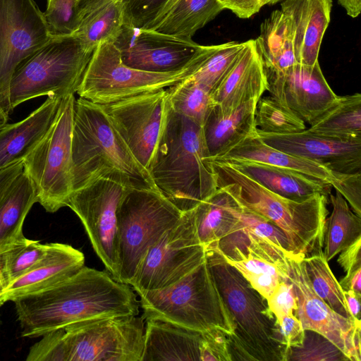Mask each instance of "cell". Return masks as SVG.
<instances>
[{
  "label": "cell",
  "mask_w": 361,
  "mask_h": 361,
  "mask_svg": "<svg viewBox=\"0 0 361 361\" xmlns=\"http://www.w3.org/2000/svg\"><path fill=\"white\" fill-rule=\"evenodd\" d=\"M24 337L37 338L96 318L137 315L130 286L109 272L83 266L66 279L13 301Z\"/></svg>",
  "instance_id": "obj_1"
},
{
  "label": "cell",
  "mask_w": 361,
  "mask_h": 361,
  "mask_svg": "<svg viewBox=\"0 0 361 361\" xmlns=\"http://www.w3.org/2000/svg\"><path fill=\"white\" fill-rule=\"evenodd\" d=\"M209 157L202 128L169 105L149 173L154 186L183 213L217 190Z\"/></svg>",
  "instance_id": "obj_2"
},
{
  "label": "cell",
  "mask_w": 361,
  "mask_h": 361,
  "mask_svg": "<svg viewBox=\"0 0 361 361\" xmlns=\"http://www.w3.org/2000/svg\"><path fill=\"white\" fill-rule=\"evenodd\" d=\"M217 188L226 192L241 207L279 228L288 240L292 255L304 258L322 251L327 195L317 193L296 201L277 195L229 164L209 159Z\"/></svg>",
  "instance_id": "obj_3"
},
{
  "label": "cell",
  "mask_w": 361,
  "mask_h": 361,
  "mask_svg": "<svg viewBox=\"0 0 361 361\" xmlns=\"http://www.w3.org/2000/svg\"><path fill=\"white\" fill-rule=\"evenodd\" d=\"M206 260L233 324L232 361H285L286 347L267 300L214 247L206 248Z\"/></svg>",
  "instance_id": "obj_4"
},
{
  "label": "cell",
  "mask_w": 361,
  "mask_h": 361,
  "mask_svg": "<svg viewBox=\"0 0 361 361\" xmlns=\"http://www.w3.org/2000/svg\"><path fill=\"white\" fill-rule=\"evenodd\" d=\"M114 172L154 186L149 173L135 158L103 106L79 97L74 103L72 131L73 190Z\"/></svg>",
  "instance_id": "obj_5"
},
{
  "label": "cell",
  "mask_w": 361,
  "mask_h": 361,
  "mask_svg": "<svg viewBox=\"0 0 361 361\" xmlns=\"http://www.w3.org/2000/svg\"><path fill=\"white\" fill-rule=\"evenodd\" d=\"M145 320L169 322L191 329H219L233 334L231 314L205 260L180 280L166 288L138 294Z\"/></svg>",
  "instance_id": "obj_6"
},
{
  "label": "cell",
  "mask_w": 361,
  "mask_h": 361,
  "mask_svg": "<svg viewBox=\"0 0 361 361\" xmlns=\"http://www.w3.org/2000/svg\"><path fill=\"white\" fill-rule=\"evenodd\" d=\"M92 53L74 35L51 37L15 71L9 86L11 110L38 97L76 93Z\"/></svg>",
  "instance_id": "obj_7"
},
{
  "label": "cell",
  "mask_w": 361,
  "mask_h": 361,
  "mask_svg": "<svg viewBox=\"0 0 361 361\" xmlns=\"http://www.w3.org/2000/svg\"><path fill=\"white\" fill-rule=\"evenodd\" d=\"M182 214L155 186L128 190L118 210L119 282L130 285L149 248Z\"/></svg>",
  "instance_id": "obj_8"
},
{
  "label": "cell",
  "mask_w": 361,
  "mask_h": 361,
  "mask_svg": "<svg viewBox=\"0 0 361 361\" xmlns=\"http://www.w3.org/2000/svg\"><path fill=\"white\" fill-rule=\"evenodd\" d=\"M202 47L184 68L167 73L142 71L126 65L114 43L98 46L93 51L77 91L79 97L105 105L140 94L168 88L184 80L198 68L204 54Z\"/></svg>",
  "instance_id": "obj_9"
},
{
  "label": "cell",
  "mask_w": 361,
  "mask_h": 361,
  "mask_svg": "<svg viewBox=\"0 0 361 361\" xmlns=\"http://www.w3.org/2000/svg\"><path fill=\"white\" fill-rule=\"evenodd\" d=\"M74 94L62 99L48 131L23 158V171L35 189L37 202L48 212L66 207L73 191L72 131Z\"/></svg>",
  "instance_id": "obj_10"
},
{
  "label": "cell",
  "mask_w": 361,
  "mask_h": 361,
  "mask_svg": "<svg viewBox=\"0 0 361 361\" xmlns=\"http://www.w3.org/2000/svg\"><path fill=\"white\" fill-rule=\"evenodd\" d=\"M135 185H149L119 172L111 173L73 190L66 205L79 217L95 253L118 281V210L125 194Z\"/></svg>",
  "instance_id": "obj_11"
},
{
  "label": "cell",
  "mask_w": 361,
  "mask_h": 361,
  "mask_svg": "<svg viewBox=\"0 0 361 361\" xmlns=\"http://www.w3.org/2000/svg\"><path fill=\"white\" fill-rule=\"evenodd\" d=\"M144 319L120 315L92 319L64 329L65 361H141Z\"/></svg>",
  "instance_id": "obj_12"
},
{
  "label": "cell",
  "mask_w": 361,
  "mask_h": 361,
  "mask_svg": "<svg viewBox=\"0 0 361 361\" xmlns=\"http://www.w3.org/2000/svg\"><path fill=\"white\" fill-rule=\"evenodd\" d=\"M206 247L200 241L192 209L183 212L146 252L130 286L137 294L169 286L201 264Z\"/></svg>",
  "instance_id": "obj_13"
},
{
  "label": "cell",
  "mask_w": 361,
  "mask_h": 361,
  "mask_svg": "<svg viewBox=\"0 0 361 361\" xmlns=\"http://www.w3.org/2000/svg\"><path fill=\"white\" fill-rule=\"evenodd\" d=\"M51 38L44 14L34 0H0V105L8 116L15 71Z\"/></svg>",
  "instance_id": "obj_14"
},
{
  "label": "cell",
  "mask_w": 361,
  "mask_h": 361,
  "mask_svg": "<svg viewBox=\"0 0 361 361\" xmlns=\"http://www.w3.org/2000/svg\"><path fill=\"white\" fill-rule=\"evenodd\" d=\"M102 106L135 158L149 172L169 108L167 88Z\"/></svg>",
  "instance_id": "obj_15"
},
{
  "label": "cell",
  "mask_w": 361,
  "mask_h": 361,
  "mask_svg": "<svg viewBox=\"0 0 361 361\" xmlns=\"http://www.w3.org/2000/svg\"><path fill=\"white\" fill-rule=\"evenodd\" d=\"M209 159L256 161L300 173L334 188L361 216V172L339 173L321 162L275 149L261 140L257 128L222 154Z\"/></svg>",
  "instance_id": "obj_16"
},
{
  "label": "cell",
  "mask_w": 361,
  "mask_h": 361,
  "mask_svg": "<svg viewBox=\"0 0 361 361\" xmlns=\"http://www.w3.org/2000/svg\"><path fill=\"white\" fill-rule=\"evenodd\" d=\"M303 258L288 257L287 279L293 284L297 299L294 315L305 329L314 331L336 345L350 361H361L359 320L346 318L331 309L313 291L302 262Z\"/></svg>",
  "instance_id": "obj_17"
},
{
  "label": "cell",
  "mask_w": 361,
  "mask_h": 361,
  "mask_svg": "<svg viewBox=\"0 0 361 361\" xmlns=\"http://www.w3.org/2000/svg\"><path fill=\"white\" fill-rule=\"evenodd\" d=\"M114 44L126 65L154 73L173 72L184 68L202 47L192 39L126 25Z\"/></svg>",
  "instance_id": "obj_18"
},
{
  "label": "cell",
  "mask_w": 361,
  "mask_h": 361,
  "mask_svg": "<svg viewBox=\"0 0 361 361\" xmlns=\"http://www.w3.org/2000/svg\"><path fill=\"white\" fill-rule=\"evenodd\" d=\"M267 90L310 126L338 96L326 80L319 62L313 66L297 63L284 74L267 79Z\"/></svg>",
  "instance_id": "obj_19"
},
{
  "label": "cell",
  "mask_w": 361,
  "mask_h": 361,
  "mask_svg": "<svg viewBox=\"0 0 361 361\" xmlns=\"http://www.w3.org/2000/svg\"><path fill=\"white\" fill-rule=\"evenodd\" d=\"M268 145L298 157L321 162L343 173L361 172V140H341L323 137L307 129L293 133L276 134L257 129Z\"/></svg>",
  "instance_id": "obj_20"
},
{
  "label": "cell",
  "mask_w": 361,
  "mask_h": 361,
  "mask_svg": "<svg viewBox=\"0 0 361 361\" xmlns=\"http://www.w3.org/2000/svg\"><path fill=\"white\" fill-rule=\"evenodd\" d=\"M267 80L255 39L244 44L232 67L212 92L215 108L225 113L240 104L261 98Z\"/></svg>",
  "instance_id": "obj_21"
},
{
  "label": "cell",
  "mask_w": 361,
  "mask_h": 361,
  "mask_svg": "<svg viewBox=\"0 0 361 361\" xmlns=\"http://www.w3.org/2000/svg\"><path fill=\"white\" fill-rule=\"evenodd\" d=\"M85 266L82 252L70 245L53 243L37 265L8 284L0 295L1 305L51 287L71 276Z\"/></svg>",
  "instance_id": "obj_22"
},
{
  "label": "cell",
  "mask_w": 361,
  "mask_h": 361,
  "mask_svg": "<svg viewBox=\"0 0 361 361\" xmlns=\"http://www.w3.org/2000/svg\"><path fill=\"white\" fill-rule=\"evenodd\" d=\"M332 0H283L281 11L290 19L297 63L313 66L331 19Z\"/></svg>",
  "instance_id": "obj_23"
},
{
  "label": "cell",
  "mask_w": 361,
  "mask_h": 361,
  "mask_svg": "<svg viewBox=\"0 0 361 361\" xmlns=\"http://www.w3.org/2000/svg\"><path fill=\"white\" fill-rule=\"evenodd\" d=\"M141 361H202L206 331L146 320Z\"/></svg>",
  "instance_id": "obj_24"
},
{
  "label": "cell",
  "mask_w": 361,
  "mask_h": 361,
  "mask_svg": "<svg viewBox=\"0 0 361 361\" xmlns=\"http://www.w3.org/2000/svg\"><path fill=\"white\" fill-rule=\"evenodd\" d=\"M62 99L47 96L24 119L0 128V168L23 159L35 147L53 124Z\"/></svg>",
  "instance_id": "obj_25"
},
{
  "label": "cell",
  "mask_w": 361,
  "mask_h": 361,
  "mask_svg": "<svg viewBox=\"0 0 361 361\" xmlns=\"http://www.w3.org/2000/svg\"><path fill=\"white\" fill-rule=\"evenodd\" d=\"M221 161L229 164L269 190L288 199L302 201L317 193L330 194L329 185L285 168L251 161Z\"/></svg>",
  "instance_id": "obj_26"
},
{
  "label": "cell",
  "mask_w": 361,
  "mask_h": 361,
  "mask_svg": "<svg viewBox=\"0 0 361 361\" xmlns=\"http://www.w3.org/2000/svg\"><path fill=\"white\" fill-rule=\"evenodd\" d=\"M255 41L267 78L283 75L297 63L292 25L281 10H274L262 23Z\"/></svg>",
  "instance_id": "obj_27"
},
{
  "label": "cell",
  "mask_w": 361,
  "mask_h": 361,
  "mask_svg": "<svg viewBox=\"0 0 361 361\" xmlns=\"http://www.w3.org/2000/svg\"><path fill=\"white\" fill-rule=\"evenodd\" d=\"M257 102H246L225 113L212 109L202 127L209 157L222 154L256 128Z\"/></svg>",
  "instance_id": "obj_28"
},
{
  "label": "cell",
  "mask_w": 361,
  "mask_h": 361,
  "mask_svg": "<svg viewBox=\"0 0 361 361\" xmlns=\"http://www.w3.org/2000/svg\"><path fill=\"white\" fill-rule=\"evenodd\" d=\"M224 9L219 0H177L159 18L145 28L192 39L199 30Z\"/></svg>",
  "instance_id": "obj_29"
},
{
  "label": "cell",
  "mask_w": 361,
  "mask_h": 361,
  "mask_svg": "<svg viewBox=\"0 0 361 361\" xmlns=\"http://www.w3.org/2000/svg\"><path fill=\"white\" fill-rule=\"evenodd\" d=\"M235 206L234 200L217 188L192 209L198 238L206 248L216 245L235 228L238 218Z\"/></svg>",
  "instance_id": "obj_30"
},
{
  "label": "cell",
  "mask_w": 361,
  "mask_h": 361,
  "mask_svg": "<svg viewBox=\"0 0 361 361\" xmlns=\"http://www.w3.org/2000/svg\"><path fill=\"white\" fill-rule=\"evenodd\" d=\"M36 202L35 189L23 171L0 202V250L25 238L24 221Z\"/></svg>",
  "instance_id": "obj_31"
},
{
  "label": "cell",
  "mask_w": 361,
  "mask_h": 361,
  "mask_svg": "<svg viewBox=\"0 0 361 361\" xmlns=\"http://www.w3.org/2000/svg\"><path fill=\"white\" fill-rule=\"evenodd\" d=\"M307 130L336 140H361V94L338 96Z\"/></svg>",
  "instance_id": "obj_32"
},
{
  "label": "cell",
  "mask_w": 361,
  "mask_h": 361,
  "mask_svg": "<svg viewBox=\"0 0 361 361\" xmlns=\"http://www.w3.org/2000/svg\"><path fill=\"white\" fill-rule=\"evenodd\" d=\"M329 195L333 209L326 219L323 245V253L328 262L361 238V216L350 208L339 192L336 190L335 195Z\"/></svg>",
  "instance_id": "obj_33"
},
{
  "label": "cell",
  "mask_w": 361,
  "mask_h": 361,
  "mask_svg": "<svg viewBox=\"0 0 361 361\" xmlns=\"http://www.w3.org/2000/svg\"><path fill=\"white\" fill-rule=\"evenodd\" d=\"M123 25L121 1L114 0L83 18L73 35L85 49L94 51L102 44H114Z\"/></svg>",
  "instance_id": "obj_34"
},
{
  "label": "cell",
  "mask_w": 361,
  "mask_h": 361,
  "mask_svg": "<svg viewBox=\"0 0 361 361\" xmlns=\"http://www.w3.org/2000/svg\"><path fill=\"white\" fill-rule=\"evenodd\" d=\"M302 262L315 294L338 314L357 320L348 310L344 291L331 270L323 251L304 257Z\"/></svg>",
  "instance_id": "obj_35"
},
{
  "label": "cell",
  "mask_w": 361,
  "mask_h": 361,
  "mask_svg": "<svg viewBox=\"0 0 361 361\" xmlns=\"http://www.w3.org/2000/svg\"><path fill=\"white\" fill-rule=\"evenodd\" d=\"M189 76L167 88L169 105L177 114L202 127L216 103L212 93Z\"/></svg>",
  "instance_id": "obj_36"
},
{
  "label": "cell",
  "mask_w": 361,
  "mask_h": 361,
  "mask_svg": "<svg viewBox=\"0 0 361 361\" xmlns=\"http://www.w3.org/2000/svg\"><path fill=\"white\" fill-rule=\"evenodd\" d=\"M51 243L25 237L0 250V277L4 288L37 265L48 253Z\"/></svg>",
  "instance_id": "obj_37"
},
{
  "label": "cell",
  "mask_w": 361,
  "mask_h": 361,
  "mask_svg": "<svg viewBox=\"0 0 361 361\" xmlns=\"http://www.w3.org/2000/svg\"><path fill=\"white\" fill-rule=\"evenodd\" d=\"M243 42H228L207 46L202 59L189 78L211 93L235 61Z\"/></svg>",
  "instance_id": "obj_38"
},
{
  "label": "cell",
  "mask_w": 361,
  "mask_h": 361,
  "mask_svg": "<svg viewBox=\"0 0 361 361\" xmlns=\"http://www.w3.org/2000/svg\"><path fill=\"white\" fill-rule=\"evenodd\" d=\"M255 123L257 129L268 133H293L307 129L302 118L271 96L261 97L257 102Z\"/></svg>",
  "instance_id": "obj_39"
},
{
  "label": "cell",
  "mask_w": 361,
  "mask_h": 361,
  "mask_svg": "<svg viewBox=\"0 0 361 361\" xmlns=\"http://www.w3.org/2000/svg\"><path fill=\"white\" fill-rule=\"evenodd\" d=\"M350 361L346 355L323 335L305 329L302 344L286 349L285 361Z\"/></svg>",
  "instance_id": "obj_40"
},
{
  "label": "cell",
  "mask_w": 361,
  "mask_h": 361,
  "mask_svg": "<svg viewBox=\"0 0 361 361\" xmlns=\"http://www.w3.org/2000/svg\"><path fill=\"white\" fill-rule=\"evenodd\" d=\"M235 211L243 228L279 250L292 255L288 240L279 228L264 217L240 207L236 202Z\"/></svg>",
  "instance_id": "obj_41"
},
{
  "label": "cell",
  "mask_w": 361,
  "mask_h": 361,
  "mask_svg": "<svg viewBox=\"0 0 361 361\" xmlns=\"http://www.w3.org/2000/svg\"><path fill=\"white\" fill-rule=\"evenodd\" d=\"M75 5V0H54L47 4L44 14L51 37L75 32L79 25Z\"/></svg>",
  "instance_id": "obj_42"
},
{
  "label": "cell",
  "mask_w": 361,
  "mask_h": 361,
  "mask_svg": "<svg viewBox=\"0 0 361 361\" xmlns=\"http://www.w3.org/2000/svg\"><path fill=\"white\" fill-rule=\"evenodd\" d=\"M124 25L145 28L157 19L171 0H121Z\"/></svg>",
  "instance_id": "obj_43"
},
{
  "label": "cell",
  "mask_w": 361,
  "mask_h": 361,
  "mask_svg": "<svg viewBox=\"0 0 361 361\" xmlns=\"http://www.w3.org/2000/svg\"><path fill=\"white\" fill-rule=\"evenodd\" d=\"M64 329L48 332L30 347L27 361H65L63 337Z\"/></svg>",
  "instance_id": "obj_44"
},
{
  "label": "cell",
  "mask_w": 361,
  "mask_h": 361,
  "mask_svg": "<svg viewBox=\"0 0 361 361\" xmlns=\"http://www.w3.org/2000/svg\"><path fill=\"white\" fill-rule=\"evenodd\" d=\"M267 302L277 324L285 316L293 314L298 305L293 284L288 279L282 281L267 299Z\"/></svg>",
  "instance_id": "obj_45"
},
{
  "label": "cell",
  "mask_w": 361,
  "mask_h": 361,
  "mask_svg": "<svg viewBox=\"0 0 361 361\" xmlns=\"http://www.w3.org/2000/svg\"><path fill=\"white\" fill-rule=\"evenodd\" d=\"M278 325L286 349L302 344L305 330L300 321L294 314L285 316Z\"/></svg>",
  "instance_id": "obj_46"
},
{
  "label": "cell",
  "mask_w": 361,
  "mask_h": 361,
  "mask_svg": "<svg viewBox=\"0 0 361 361\" xmlns=\"http://www.w3.org/2000/svg\"><path fill=\"white\" fill-rule=\"evenodd\" d=\"M225 9L231 11L240 18L252 17L264 6V0H219Z\"/></svg>",
  "instance_id": "obj_47"
},
{
  "label": "cell",
  "mask_w": 361,
  "mask_h": 361,
  "mask_svg": "<svg viewBox=\"0 0 361 361\" xmlns=\"http://www.w3.org/2000/svg\"><path fill=\"white\" fill-rule=\"evenodd\" d=\"M361 238L342 250L338 263L348 273L361 268Z\"/></svg>",
  "instance_id": "obj_48"
},
{
  "label": "cell",
  "mask_w": 361,
  "mask_h": 361,
  "mask_svg": "<svg viewBox=\"0 0 361 361\" xmlns=\"http://www.w3.org/2000/svg\"><path fill=\"white\" fill-rule=\"evenodd\" d=\"M23 169V159L0 168V202Z\"/></svg>",
  "instance_id": "obj_49"
},
{
  "label": "cell",
  "mask_w": 361,
  "mask_h": 361,
  "mask_svg": "<svg viewBox=\"0 0 361 361\" xmlns=\"http://www.w3.org/2000/svg\"><path fill=\"white\" fill-rule=\"evenodd\" d=\"M114 0H76V12L80 23L86 16Z\"/></svg>",
  "instance_id": "obj_50"
},
{
  "label": "cell",
  "mask_w": 361,
  "mask_h": 361,
  "mask_svg": "<svg viewBox=\"0 0 361 361\" xmlns=\"http://www.w3.org/2000/svg\"><path fill=\"white\" fill-rule=\"evenodd\" d=\"M338 283L344 291L350 290L361 295V268L346 273Z\"/></svg>",
  "instance_id": "obj_51"
},
{
  "label": "cell",
  "mask_w": 361,
  "mask_h": 361,
  "mask_svg": "<svg viewBox=\"0 0 361 361\" xmlns=\"http://www.w3.org/2000/svg\"><path fill=\"white\" fill-rule=\"evenodd\" d=\"M344 291V290H343ZM344 295L345 297L347 305L351 315L357 320L360 321V298L361 295H359L353 290H345Z\"/></svg>",
  "instance_id": "obj_52"
},
{
  "label": "cell",
  "mask_w": 361,
  "mask_h": 361,
  "mask_svg": "<svg viewBox=\"0 0 361 361\" xmlns=\"http://www.w3.org/2000/svg\"><path fill=\"white\" fill-rule=\"evenodd\" d=\"M351 18H356L361 11V0H337Z\"/></svg>",
  "instance_id": "obj_53"
},
{
  "label": "cell",
  "mask_w": 361,
  "mask_h": 361,
  "mask_svg": "<svg viewBox=\"0 0 361 361\" xmlns=\"http://www.w3.org/2000/svg\"><path fill=\"white\" fill-rule=\"evenodd\" d=\"M8 116L4 112L0 105V128L7 123Z\"/></svg>",
  "instance_id": "obj_54"
},
{
  "label": "cell",
  "mask_w": 361,
  "mask_h": 361,
  "mask_svg": "<svg viewBox=\"0 0 361 361\" xmlns=\"http://www.w3.org/2000/svg\"><path fill=\"white\" fill-rule=\"evenodd\" d=\"M281 0H264V5H273Z\"/></svg>",
  "instance_id": "obj_55"
},
{
  "label": "cell",
  "mask_w": 361,
  "mask_h": 361,
  "mask_svg": "<svg viewBox=\"0 0 361 361\" xmlns=\"http://www.w3.org/2000/svg\"><path fill=\"white\" fill-rule=\"evenodd\" d=\"M4 284H3L2 281L1 279V277H0V295H1V292H2V290H4ZM1 306V304L0 302V307Z\"/></svg>",
  "instance_id": "obj_56"
},
{
  "label": "cell",
  "mask_w": 361,
  "mask_h": 361,
  "mask_svg": "<svg viewBox=\"0 0 361 361\" xmlns=\"http://www.w3.org/2000/svg\"><path fill=\"white\" fill-rule=\"evenodd\" d=\"M52 1H54V0H47V4H49V3L51 2Z\"/></svg>",
  "instance_id": "obj_57"
},
{
  "label": "cell",
  "mask_w": 361,
  "mask_h": 361,
  "mask_svg": "<svg viewBox=\"0 0 361 361\" xmlns=\"http://www.w3.org/2000/svg\"><path fill=\"white\" fill-rule=\"evenodd\" d=\"M76 1V0H75Z\"/></svg>",
  "instance_id": "obj_58"
}]
</instances>
